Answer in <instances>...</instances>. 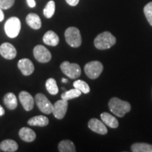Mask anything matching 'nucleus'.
Masks as SVG:
<instances>
[{
  "label": "nucleus",
  "mask_w": 152,
  "mask_h": 152,
  "mask_svg": "<svg viewBox=\"0 0 152 152\" xmlns=\"http://www.w3.org/2000/svg\"><path fill=\"white\" fill-rule=\"evenodd\" d=\"M46 89L49 94L56 95L58 92V88L57 86L56 82L54 78H49L46 81Z\"/></svg>",
  "instance_id": "obj_23"
},
{
  "label": "nucleus",
  "mask_w": 152,
  "mask_h": 152,
  "mask_svg": "<svg viewBox=\"0 0 152 152\" xmlns=\"http://www.w3.org/2000/svg\"><path fill=\"white\" fill-rule=\"evenodd\" d=\"M43 42L49 46L56 47L59 42V37L52 30H49L43 36Z\"/></svg>",
  "instance_id": "obj_14"
},
{
  "label": "nucleus",
  "mask_w": 152,
  "mask_h": 152,
  "mask_svg": "<svg viewBox=\"0 0 152 152\" xmlns=\"http://www.w3.org/2000/svg\"><path fill=\"white\" fill-rule=\"evenodd\" d=\"M131 149L133 152H152V145L147 143H135L132 144Z\"/></svg>",
  "instance_id": "obj_22"
},
{
  "label": "nucleus",
  "mask_w": 152,
  "mask_h": 152,
  "mask_svg": "<svg viewBox=\"0 0 152 152\" xmlns=\"http://www.w3.org/2000/svg\"><path fill=\"white\" fill-rule=\"evenodd\" d=\"M109 107L110 111L114 115L121 118L124 116L131 110V106L129 102L123 101L117 97L111 99L109 102Z\"/></svg>",
  "instance_id": "obj_1"
},
{
  "label": "nucleus",
  "mask_w": 152,
  "mask_h": 152,
  "mask_svg": "<svg viewBox=\"0 0 152 152\" xmlns=\"http://www.w3.org/2000/svg\"><path fill=\"white\" fill-rule=\"evenodd\" d=\"M4 103L9 110H14L18 106L16 95L12 92H9L4 96Z\"/></svg>",
  "instance_id": "obj_18"
},
{
  "label": "nucleus",
  "mask_w": 152,
  "mask_h": 152,
  "mask_svg": "<svg viewBox=\"0 0 152 152\" xmlns=\"http://www.w3.org/2000/svg\"><path fill=\"white\" fill-rule=\"evenodd\" d=\"M58 151L60 152H75L74 144L70 140H63L58 144Z\"/></svg>",
  "instance_id": "obj_21"
},
{
  "label": "nucleus",
  "mask_w": 152,
  "mask_h": 152,
  "mask_svg": "<svg viewBox=\"0 0 152 152\" xmlns=\"http://www.w3.org/2000/svg\"><path fill=\"white\" fill-rule=\"evenodd\" d=\"M18 67L23 75L28 76L33 73L35 67L33 62L28 58H22L18 63Z\"/></svg>",
  "instance_id": "obj_13"
},
{
  "label": "nucleus",
  "mask_w": 152,
  "mask_h": 152,
  "mask_svg": "<svg viewBox=\"0 0 152 152\" xmlns=\"http://www.w3.org/2000/svg\"><path fill=\"white\" fill-rule=\"evenodd\" d=\"M18 148V144L13 140H5L0 143V149L4 152H14Z\"/></svg>",
  "instance_id": "obj_19"
},
{
  "label": "nucleus",
  "mask_w": 152,
  "mask_h": 152,
  "mask_svg": "<svg viewBox=\"0 0 152 152\" xmlns=\"http://www.w3.org/2000/svg\"><path fill=\"white\" fill-rule=\"evenodd\" d=\"M73 87L79 90L82 93H84V94H87L90 91V86H89L88 84L85 83V81L81 80H77L74 82Z\"/></svg>",
  "instance_id": "obj_25"
},
{
  "label": "nucleus",
  "mask_w": 152,
  "mask_h": 152,
  "mask_svg": "<svg viewBox=\"0 0 152 152\" xmlns=\"http://www.w3.org/2000/svg\"><path fill=\"white\" fill-rule=\"evenodd\" d=\"M19 137L26 142H32L35 140L36 134L34 131L29 128H22L19 130Z\"/></svg>",
  "instance_id": "obj_16"
},
{
  "label": "nucleus",
  "mask_w": 152,
  "mask_h": 152,
  "mask_svg": "<svg viewBox=\"0 0 152 152\" xmlns=\"http://www.w3.org/2000/svg\"><path fill=\"white\" fill-rule=\"evenodd\" d=\"M20 27H21V24H20L19 18L17 17H11L5 23V33L9 37L15 38L20 33Z\"/></svg>",
  "instance_id": "obj_3"
},
{
  "label": "nucleus",
  "mask_w": 152,
  "mask_h": 152,
  "mask_svg": "<svg viewBox=\"0 0 152 152\" xmlns=\"http://www.w3.org/2000/svg\"><path fill=\"white\" fill-rule=\"evenodd\" d=\"M116 42V39L110 32L105 31L100 33L94 39V44L96 49L100 50L108 49L113 47Z\"/></svg>",
  "instance_id": "obj_2"
},
{
  "label": "nucleus",
  "mask_w": 152,
  "mask_h": 152,
  "mask_svg": "<svg viewBox=\"0 0 152 152\" xmlns=\"http://www.w3.org/2000/svg\"><path fill=\"white\" fill-rule=\"evenodd\" d=\"M144 13L149 23L152 26V1L148 3L144 7Z\"/></svg>",
  "instance_id": "obj_27"
},
{
  "label": "nucleus",
  "mask_w": 152,
  "mask_h": 152,
  "mask_svg": "<svg viewBox=\"0 0 152 152\" xmlns=\"http://www.w3.org/2000/svg\"><path fill=\"white\" fill-rule=\"evenodd\" d=\"M27 3L30 8H33L36 6V3L35 0H27Z\"/></svg>",
  "instance_id": "obj_30"
},
{
  "label": "nucleus",
  "mask_w": 152,
  "mask_h": 152,
  "mask_svg": "<svg viewBox=\"0 0 152 152\" xmlns=\"http://www.w3.org/2000/svg\"><path fill=\"white\" fill-rule=\"evenodd\" d=\"M101 118H102V122L107 126L110 127L111 128H116L118 127V121L116 119V118H115L113 115L109 113H102L101 114Z\"/></svg>",
  "instance_id": "obj_17"
},
{
  "label": "nucleus",
  "mask_w": 152,
  "mask_h": 152,
  "mask_svg": "<svg viewBox=\"0 0 152 152\" xmlns=\"http://www.w3.org/2000/svg\"><path fill=\"white\" fill-rule=\"evenodd\" d=\"M63 73L71 79H76L81 75V68L77 64L64 61L60 66Z\"/></svg>",
  "instance_id": "obj_6"
},
{
  "label": "nucleus",
  "mask_w": 152,
  "mask_h": 152,
  "mask_svg": "<svg viewBox=\"0 0 152 152\" xmlns=\"http://www.w3.org/2000/svg\"><path fill=\"white\" fill-rule=\"evenodd\" d=\"M15 0H0V8L1 9H9L14 4Z\"/></svg>",
  "instance_id": "obj_28"
},
{
  "label": "nucleus",
  "mask_w": 152,
  "mask_h": 152,
  "mask_svg": "<svg viewBox=\"0 0 152 152\" xmlns=\"http://www.w3.org/2000/svg\"><path fill=\"white\" fill-rule=\"evenodd\" d=\"M66 41L72 47H78L82 44V37L80 30L75 27H70L65 31Z\"/></svg>",
  "instance_id": "obj_4"
},
{
  "label": "nucleus",
  "mask_w": 152,
  "mask_h": 152,
  "mask_svg": "<svg viewBox=\"0 0 152 152\" xmlns=\"http://www.w3.org/2000/svg\"><path fill=\"white\" fill-rule=\"evenodd\" d=\"M4 18V13L2 11V9L0 8V22H1Z\"/></svg>",
  "instance_id": "obj_31"
},
{
  "label": "nucleus",
  "mask_w": 152,
  "mask_h": 152,
  "mask_svg": "<svg viewBox=\"0 0 152 152\" xmlns=\"http://www.w3.org/2000/svg\"><path fill=\"white\" fill-rule=\"evenodd\" d=\"M33 54L35 59L42 64L49 62L52 58V54L50 52L42 45H37L35 47L33 50Z\"/></svg>",
  "instance_id": "obj_8"
},
{
  "label": "nucleus",
  "mask_w": 152,
  "mask_h": 152,
  "mask_svg": "<svg viewBox=\"0 0 152 152\" xmlns=\"http://www.w3.org/2000/svg\"><path fill=\"white\" fill-rule=\"evenodd\" d=\"M68 106V101L62 99L57 101L56 103L53 104L52 113L54 114V117L59 120L64 118L67 112Z\"/></svg>",
  "instance_id": "obj_9"
},
{
  "label": "nucleus",
  "mask_w": 152,
  "mask_h": 152,
  "mask_svg": "<svg viewBox=\"0 0 152 152\" xmlns=\"http://www.w3.org/2000/svg\"><path fill=\"white\" fill-rule=\"evenodd\" d=\"M19 100L26 111H30L33 109L34 99L30 93L26 91L20 92L19 94Z\"/></svg>",
  "instance_id": "obj_11"
},
{
  "label": "nucleus",
  "mask_w": 152,
  "mask_h": 152,
  "mask_svg": "<svg viewBox=\"0 0 152 152\" xmlns=\"http://www.w3.org/2000/svg\"><path fill=\"white\" fill-rule=\"evenodd\" d=\"M62 82H63V83H67V82H68V80L67 79H65V78H63L62 79Z\"/></svg>",
  "instance_id": "obj_33"
},
{
  "label": "nucleus",
  "mask_w": 152,
  "mask_h": 152,
  "mask_svg": "<svg viewBox=\"0 0 152 152\" xmlns=\"http://www.w3.org/2000/svg\"><path fill=\"white\" fill-rule=\"evenodd\" d=\"M28 123L31 126L45 127L49 124V119L45 115H39L28 120Z\"/></svg>",
  "instance_id": "obj_20"
},
{
  "label": "nucleus",
  "mask_w": 152,
  "mask_h": 152,
  "mask_svg": "<svg viewBox=\"0 0 152 152\" xmlns=\"http://www.w3.org/2000/svg\"><path fill=\"white\" fill-rule=\"evenodd\" d=\"M66 1L68 4H69L70 6H72V7H75V6L77 5V4L79 3L80 0H66Z\"/></svg>",
  "instance_id": "obj_29"
},
{
  "label": "nucleus",
  "mask_w": 152,
  "mask_h": 152,
  "mask_svg": "<svg viewBox=\"0 0 152 152\" xmlns=\"http://www.w3.org/2000/svg\"><path fill=\"white\" fill-rule=\"evenodd\" d=\"M5 113V111H4V109H3V107L0 105V116H1V115H4Z\"/></svg>",
  "instance_id": "obj_32"
},
{
  "label": "nucleus",
  "mask_w": 152,
  "mask_h": 152,
  "mask_svg": "<svg viewBox=\"0 0 152 152\" xmlns=\"http://www.w3.org/2000/svg\"><path fill=\"white\" fill-rule=\"evenodd\" d=\"M35 102L39 109L45 114H50L53 111V104L51 103L45 94H37L35 96Z\"/></svg>",
  "instance_id": "obj_7"
},
{
  "label": "nucleus",
  "mask_w": 152,
  "mask_h": 152,
  "mask_svg": "<svg viewBox=\"0 0 152 152\" xmlns=\"http://www.w3.org/2000/svg\"><path fill=\"white\" fill-rule=\"evenodd\" d=\"M88 127L93 132L100 134H106L108 132L106 125L96 118H92L89 121Z\"/></svg>",
  "instance_id": "obj_12"
},
{
  "label": "nucleus",
  "mask_w": 152,
  "mask_h": 152,
  "mask_svg": "<svg viewBox=\"0 0 152 152\" xmlns=\"http://www.w3.org/2000/svg\"><path fill=\"white\" fill-rule=\"evenodd\" d=\"M26 23L34 30H39L42 26L41 19L37 14L30 13L26 17Z\"/></svg>",
  "instance_id": "obj_15"
},
{
  "label": "nucleus",
  "mask_w": 152,
  "mask_h": 152,
  "mask_svg": "<svg viewBox=\"0 0 152 152\" xmlns=\"http://www.w3.org/2000/svg\"><path fill=\"white\" fill-rule=\"evenodd\" d=\"M102 64L98 61H93L87 63L85 66V73L90 79H96L103 71Z\"/></svg>",
  "instance_id": "obj_5"
},
{
  "label": "nucleus",
  "mask_w": 152,
  "mask_h": 152,
  "mask_svg": "<svg viewBox=\"0 0 152 152\" xmlns=\"http://www.w3.org/2000/svg\"><path fill=\"white\" fill-rule=\"evenodd\" d=\"M0 54L6 59H14L16 56V49L10 43L4 42L0 46Z\"/></svg>",
  "instance_id": "obj_10"
},
{
  "label": "nucleus",
  "mask_w": 152,
  "mask_h": 152,
  "mask_svg": "<svg viewBox=\"0 0 152 152\" xmlns=\"http://www.w3.org/2000/svg\"><path fill=\"white\" fill-rule=\"evenodd\" d=\"M82 92L79 90L74 88L69 91H67V92H64L61 96L62 99L68 101L70 99H73L78 97V96H80Z\"/></svg>",
  "instance_id": "obj_24"
},
{
  "label": "nucleus",
  "mask_w": 152,
  "mask_h": 152,
  "mask_svg": "<svg viewBox=\"0 0 152 152\" xmlns=\"http://www.w3.org/2000/svg\"><path fill=\"white\" fill-rule=\"evenodd\" d=\"M55 12V3L54 1H49L47 4L46 7H45L43 10L44 16L47 18H50L53 16Z\"/></svg>",
  "instance_id": "obj_26"
}]
</instances>
